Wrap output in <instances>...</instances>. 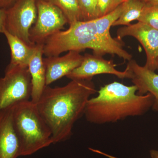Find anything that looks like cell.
Here are the masks:
<instances>
[{
    "instance_id": "obj_1",
    "label": "cell",
    "mask_w": 158,
    "mask_h": 158,
    "mask_svg": "<svg viewBox=\"0 0 158 158\" xmlns=\"http://www.w3.org/2000/svg\"><path fill=\"white\" fill-rule=\"evenodd\" d=\"M122 10V4L104 16L69 25L66 31H59L44 41V55L46 57L56 56L67 51L81 52L90 49L96 56L116 55L130 61L132 56L123 48L124 43L121 40L113 38L110 32V28Z\"/></svg>"
},
{
    "instance_id": "obj_2",
    "label": "cell",
    "mask_w": 158,
    "mask_h": 158,
    "mask_svg": "<svg viewBox=\"0 0 158 158\" xmlns=\"http://www.w3.org/2000/svg\"><path fill=\"white\" fill-rule=\"evenodd\" d=\"M97 92L92 79L73 80L65 86H46L36 104L52 133L53 144L66 141L75 123L85 114L91 95Z\"/></svg>"
},
{
    "instance_id": "obj_3",
    "label": "cell",
    "mask_w": 158,
    "mask_h": 158,
    "mask_svg": "<svg viewBox=\"0 0 158 158\" xmlns=\"http://www.w3.org/2000/svg\"><path fill=\"white\" fill-rule=\"evenodd\" d=\"M135 85L113 82L101 87L98 95L88 100L85 114L87 121L103 124L141 116L152 108L154 98L150 93L139 95Z\"/></svg>"
},
{
    "instance_id": "obj_4",
    "label": "cell",
    "mask_w": 158,
    "mask_h": 158,
    "mask_svg": "<svg viewBox=\"0 0 158 158\" xmlns=\"http://www.w3.org/2000/svg\"><path fill=\"white\" fill-rule=\"evenodd\" d=\"M12 121L19 140L20 156H30L53 144L52 133L31 100L12 107Z\"/></svg>"
},
{
    "instance_id": "obj_5",
    "label": "cell",
    "mask_w": 158,
    "mask_h": 158,
    "mask_svg": "<svg viewBox=\"0 0 158 158\" xmlns=\"http://www.w3.org/2000/svg\"><path fill=\"white\" fill-rule=\"evenodd\" d=\"M31 77L28 67H6L0 78V111L31 98Z\"/></svg>"
},
{
    "instance_id": "obj_6",
    "label": "cell",
    "mask_w": 158,
    "mask_h": 158,
    "mask_svg": "<svg viewBox=\"0 0 158 158\" xmlns=\"http://www.w3.org/2000/svg\"><path fill=\"white\" fill-rule=\"evenodd\" d=\"M37 19L30 31V39L35 44H44L52 35L68 23L62 11L47 0H37Z\"/></svg>"
},
{
    "instance_id": "obj_7",
    "label": "cell",
    "mask_w": 158,
    "mask_h": 158,
    "mask_svg": "<svg viewBox=\"0 0 158 158\" xmlns=\"http://www.w3.org/2000/svg\"><path fill=\"white\" fill-rule=\"evenodd\" d=\"M37 0H16L6 10V30L29 45H35L30 39V31L37 19Z\"/></svg>"
},
{
    "instance_id": "obj_8",
    "label": "cell",
    "mask_w": 158,
    "mask_h": 158,
    "mask_svg": "<svg viewBox=\"0 0 158 158\" xmlns=\"http://www.w3.org/2000/svg\"><path fill=\"white\" fill-rule=\"evenodd\" d=\"M117 38L127 36L136 38L143 46L146 55L144 67L155 72L157 70L158 58V31L144 23L138 22L124 26L117 31Z\"/></svg>"
},
{
    "instance_id": "obj_9",
    "label": "cell",
    "mask_w": 158,
    "mask_h": 158,
    "mask_svg": "<svg viewBox=\"0 0 158 158\" xmlns=\"http://www.w3.org/2000/svg\"><path fill=\"white\" fill-rule=\"evenodd\" d=\"M112 60H106L101 56L86 53L81 65L66 76L73 80H89L98 75H113L119 79H130L131 75L126 69L124 71L116 69Z\"/></svg>"
},
{
    "instance_id": "obj_10",
    "label": "cell",
    "mask_w": 158,
    "mask_h": 158,
    "mask_svg": "<svg viewBox=\"0 0 158 158\" xmlns=\"http://www.w3.org/2000/svg\"><path fill=\"white\" fill-rule=\"evenodd\" d=\"M84 56L77 51H69L62 56L47 57L43 58L46 70V85L52 83L64 77H66L73 70L81 64Z\"/></svg>"
},
{
    "instance_id": "obj_11",
    "label": "cell",
    "mask_w": 158,
    "mask_h": 158,
    "mask_svg": "<svg viewBox=\"0 0 158 158\" xmlns=\"http://www.w3.org/2000/svg\"><path fill=\"white\" fill-rule=\"evenodd\" d=\"M126 69L131 75L130 79L137 88V94H151L154 98L152 109L158 111V74L139 65L134 59L128 61Z\"/></svg>"
},
{
    "instance_id": "obj_12",
    "label": "cell",
    "mask_w": 158,
    "mask_h": 158,
    "mask_svg": "<svg viewBox=\"0 0 158 158\" xmlns=\"http://www.w3.org/2000/svg\"><path fill=\"white\" fill-rule=\"evenodd\" d=\"M12 107L0 111V158H17L20 156L19 140L12 116Z\"/></svg>"
},
{
    "instance_id": "obj_13",
    "label": "cell",
    "mask_w": 158,
    "mask_h": 158,
    "mask_svg": "<svg viewBox=\"0 0 158 158\" xmlns=\"http://www.w3.org/2000/svg\"><path fill=\"white\" fill-rule=\"evenodd\" d=\"M36 49L29 62L28 68L31 77V101L36 104L45 88L46 70L44 62V44H36Z\"/></svg>"
},
{
    "instance_id": "obj_14",
    "label": "cell",
    "mask_w": 158,
    "mask_h": 158,
    "mask_svg": "<svg viewBox=\"0 0 158 158\" xmlns=\"http://www.w3.org/2000/svg\"><path fill=\"white\" fill-rule=\"evenodd\" d=\"M3 34L6 36L11 51V61L8 66L28 67L29 62L36 51V44L29 45L6 30Z\"/></svg>"
},
{
    "instance_id": "obj_15",
    "label": "cell",
    "mask_w": 158,
    "mask_h": 158,
    "mask_svg": "<svg viewBox=\"0 0 158 158\" xmlns=\"http://www.w3.org/2000/svg\"><path fill=\"white\" fill-rule=\"evenodd\" d=\"M145 5L140 0H127L123 3V7L121 14L112 26H127L133 21L138 20Z\"/></svg>"
},
{
    "instance_id": "obj_16",
    "label": "cell",
    "mask_w": 158,
    "mask_h": 158,
    "mask_svg": "<svg viewBox=\"0 0 158 158\" xmlns=\"http://www.w3.org/2000/svg\"><path fill=\"white\" fill-rule=\"evenodd\" d=\"M59 8L65 15L69 25L82 21L78 0H47Z\"/></svg>"
},
{
    "instance_id": "obj_17",
    "label": "cell",
    "mask_w": 158,
    "mask_h": 158,
    "mask_svg": "<svg viewBox=\"0 0 158 158\" xmlns=\"http://www.w3.org/2000/svg\"><path fill=\"white\" fill-rule=\"evenodd\" d=\"M82 21L99 18L98 0H78Z\"/></svg>"
},
{
    "instance_id": "obj_18",
    "label": "cell",
    "mask_w": 158,
    "mask_h": 158,
    "mask_svg": "<svg viewBox=\"0 0 158 158\" xmlns=\"http://www.w3.org/2000/svg\"><path fill=\"white\" fill-rule=\"evenodd\" d=\"M138 21L158 31V6L145 4Z\"/></svg>"
},
{
    "instance_id": "obj_19",
    "label": "cell",
    "mask_w": 158,
    "mask_h": 158,
    "mask_svg": "<svg viewBox=\"0 0 158 158\" xmlns=\"http://www.w3.org/2000/svg\"><path fill=\"white\" fill-rule=\"evenodd\" d=\"M127 0H98L99 17L104 16L115 10Z\"/></svg>"
},
{
    "instance_id": "obj_20",
    "label": "cell",
    "mask_w": 158,
    "mask_h": 158,
    "mask_svg": "<svg viewBox=\"0 0 158 158\" xmlns=\"http://www.w3.org/2000/svg\"><path fill=\"white\" fill-rule=\"evenodd\" d=\"M6 10L0 9V33H4L6 30Z\"/></svg>"
},
{
    "instance_id": "obj_21",
    "label": "cell",
    "mask_w": 158,
    "mask_h": 158,
    "mask_svg": "<svg viewBox=\"0 0 158 158\" xmlns=\"http://www.w3.org/2000/svg\"><path fill=\"white\" fill-rule=\"evenodd\" d=\"M16 0H0V9L7 10L11 7Z\"/></svg>"
},
{
    "instance_id": "obj_22",
    "label": "cell",
    "mask_w": 158,
    "mask_h": 158,
    "mask_svg": "<svg viewBox=\"0 0 158 158\" xmlns=\"http://www.w3.org/2000/svg\"><path fill=\"white\" fill-rule=\"evenodd\" d=\"M146 5L158 6V0H140Z\"/></svg>"
},
{
    "instance_id": "obj_23",
    "label": "cell",
    "mask_w": 158,
    "mask_h": 158,
    "mask_svg": "<svg viewBox=\"0 0 158 158\" xmlns=\"http://www.w3.org/2000/svg\"><path fill=\"white\" fill-rule=\"evenodd\" d=\"M151 158H158V150H152L150 151Z\"/></svg>"
},
{
    "instance_id": "obj_24",
    "label": "cell",
    "mask_w": 158,
    "mask_h": 158,
    "mask_svg": "<svg viewBox=\"0 0 158 158\" xmlns=\"http://www.w3.org/2000/svg\"><path fill=\"white\" fill-rule=\"evenodd\" d=\"M97 153L99 154L102 155H103L109 158H118L117 157H116L114 156L110 155L107 154L106 153H104L98 150L96 151Z\"/></svg>"
},
{
    "instance_id": "obj_25",
    "label": "cell",
    "mask_w": 158,
    "mask_h": 158,
    "mask_svg": "<svg viewBox=\"0 0 158 158\" xmlns=\"http://www.w3.org/2000/svg\"><path fill=\"white\" fill-rule=\"evenodd\" d=\"M157 70L158 71V61H157Z\"/></svg>"
}]
</instances>
